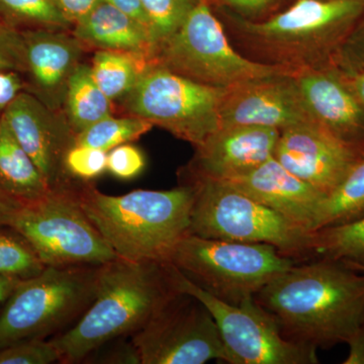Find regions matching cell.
Here are the masks:
<instances>
[{"mask_svg": "<svg viewBox=\"0 0 364 364\" xmlns=\"http://www.w3.org/2000/svg\"><path fill=\"white\" fill-rule=\"evenodd\" d=\"M294 343L329 348L346 343L364 321V272L341 261L296 263L254 296Z\"/></svg>", "mask_w": 364, "mask_h": 364, "instance_id": "1", "label": "cell"}, {"mask_svg": "<svg viewBox=\"0 0 364 364\" xmlns=\"http://www.w3.org/2000/svg\"><path fill=\"white\" fill-rule=\"evenodd\" d=\"M177 291L170 263L117 257L100 265L92 303L71 328L51 339L60 363H80L104 345L131 337Z\"/></svg>", "mask_w": 364, "mask_h": 364, "instance_id": "2", "label": "cell"}, {"mask_svg": "<svg viewBox=\"0 0 364 364\" xmlns=\"http://www.w3.org/2000/svg\"><path fill=\"white\" fill-rule=\"evenodd\" d=\"M78 198L93 226L122 259L169 263L177 243L189 234L193 188L188 183L169 191L109 196L82 182Z\"/></svg>", "mask_w": 364, "mask_h": 364, "instance_id": "3", "label": "cell"}, {"mask_svg": "<svg viewBox=\"0 0 364 364\" xmlns=\"http://www.w3.org/2000/svg\"><path fill=\"white\" fill-rule=\"evenodd\" d=\"M364 13L361 0H296L272 18L252 21L232 14L249 44L291 70L331 66L340 46Z\"/></svg>", "mask_w": 364, "mask_h": 364, "instance_id": "4", "label": "cell"}, {"mask_svg": "<svg viewBox=\"0 0 364 364\" xmlns=\"http://www.w3.org/2000/svg\"><path fill=\"white\" fill-rule=\"evenodd\" d=\"M100 265L47 267L21 280L0 310V350L65 331L97 296Z\"/></svg>", "mask_w": 364, "mask_h": 364, "instance_id": "5", "label": "cell"}, {"mask_svg": "<svg viewBox=\"0 0 364 364\" xmlns=\"http://www.w3.org/2000/svg\"><path fill=\"white\" fill-rule=\"evenodd\" d=\"M169 263L215 298L240 305L298 261L269 244L188 234L177 243Z\"/></svg>", "mask_w": 364, "mask_h": 364, "instance_id": "6", "label": "cell"}, {"mask_svg": "<svg viewBox=\"0 0 364 364\" xmlns=\"http://www.w3.org/2000/svg\"><path fill=\"white\" fill-rule=\"evenodd\" d=\"M193 188L189 234L203 238L264 243L298 262L306 260L309 235L284 215L213 179L182 181Z\"/></svg>", "mask_w": 364, "mask_h": 364, "instance_id": "7", "label": "cell"}, {"mask_svg": "<svg viewBox=\"0 0 364 364\" xmlns=\"http://www.w3.org/2000/svg\"><path fill=\"white\" fill-rule=\"evenodd\" d=\"M152 63L202 85L224 90L252 79L296 72L277 64L252 61L235 51L208 0L200 1L181 28L159 46Z\"/></svg>", "mask_w": 364, "mask_h": 364, "instance_id": "8", "label": "cell"}, {"mask_svg": "<svg viewBox=\"0 0 364 364\" xmlns=\"http://www.w3.org/2000/svg\"><path fill=\"white\" fill-rule=\"evenodd\" d=\"M79 183L18 205L9 226L28 239L46 267L102 265L117 258L78 198Z\"/></svg>", "mask_w": 364, "mask_h": 364, "instance_id": "9", "label": "cell"}, {"mask_svg": "<svg viewBox=\"0 0 364 364\" xmlns=\"http://www.w3.org/2000/svg\"><path fill=\"white\" fill-rule=\"evenodd\" d=\"M224 88L202 85L151 63L119 102L127 116L141 117L198 147L220 128Z\"/></svg>", "mask_w": 364, "mask_h": 364, "instance_id": "10", "label": "cell"}, {"mask_svg": "<svg viewBox=\"0 0 364 364\" xmlns=\"http://www.w3.org/2000/svg\"><path fill=\"white\" fill-rule=\"evenodd\" d=\"M176 289L198 299L208 309L219 328L232 364H315L317 349L294 343L250 298L240 305L225 303L191 282L171 264Z\"/></svg>", "mask_w": 364, "mask_h": 364, "instance_id": "11", "label": "cell"}, {"mask_svg": "<svg viewBox=\"0 0 364 364\" xmlns=\"http://www.w3.org/2000/svg\"><path fill=\"white\" fill-rule=\"evenodd\" d=\"M130 338L141 364L230 363L213 316L198 299L181 291Z\"/></svg>", "mask_w": 364, "mask_h": 364, "instance_id": "12", "label": "cell"}, {"mask_svg": "<svg viewBox=\"0 0 364 364\" xmlns=\"http://www.w3.org/2000/svg\"><path fill=\"white\" fill-rule=\"evenodd\" d=\"M310 123L316 122L294 73L244 81L225 88L223 93L220 128L256 126L282 131Z\"/></svg>", "mask_w": 364, "mask_h": 364, "instance_id": "13", "label": "cell"}, {"mask_svg": "<svg viewBox=\"0 0 364 364\" xmlns=\"http://www.w3.org/2000/svg\"><path fill=\"white\" fill-rule=\"evenodd\" d=\"M274 157L327 198L364 155L320 124L310 123L280 131Z\"/></svg>", "mask_w": 364, "mask_h": 364, "instance_id": "14", "label": "cell"}, {"mask_svg": "<svg viewBox=\"0 0 364 364\" xmlns=\"http://www.w3.org/2000/svg\"><path fill=\"white\" fill-rule=\"evenodd\" d=\"M18 142L30 155L52 189L70 188L64 158L75 145V134L66 117L49 107L28 91H21L1 112Z\"/></svg>", "mask_w": 364, "mask_h": 364, "instance_id": "15", "label": "cell"}, {"mask_svg": "<svg viewBox=\"0 0 364 364\" xmlns=\"http://www.w3.org/2000/svg\"><path fill=\"white\" fill-rule=\"evenodd\" d=\"M280 131L256 126L220 128L196 147L182 181H227L243 176L274 156ZM181 181V182H182Z\"/></svg>", "mask_w": 364, "mask_h": 364, "instance_id": "16", "label": "cell"}, {"mask_svg": "<svg viewBox=\"0 0 364 364\" xmlns=\"http://www.w3.org/2000/svg\"><path fill=\"white\" fill-rule=\"evenodd\" d=\"M26 45V90L53 112L63 109L67 86L86 47L61 30H21Z\"/></svg>", "mask_w": 364, "mask_h": 364, "instance_id": "17", "label": "cell"}, {"mask_svg": "<svg viewBox=\"0 0 364 364\" xmlns=\"http://www.w3.org/2000/svg\"><path fill=\"white\" fill-rule=\"evenodd\" d=\"M314 121L364 155V107L333 67L294 73Z\"/></svg>", "mask_w": 364, "mask_h": 364, "instance_id": "18", "label": "cell"}, {"mask_svg": "<svg viewBox=\"0 0 364 364\" xmlns=\"http://www.w3.org/2000/svg\"><path fill=\"white\" fill-rule=\"evenodd\" d=\"M225 182L306 232H312L318 208L326 198L282 166L274 156L247 173Z\"/></svg>", "mask_w": 364, "mask_h": 364, "instance_id": "19", "label": "cell"}, {"mask_svg": "<svg viewBox=\"0 0 364 364\" xmlns=\"http://www.w3.org/2000/svg\"><path fill=\"white\" fill-rule=\"evenodd\" d=\"M71 33L86 48L129 53L151 63L154 58L149 28L105 0L76 23Z\"/></svg>", "mask_w": 364, "mask_h": 364, "instance_id": "20", "label": "cell"}, {"mask_svg": "<svg viewBox=\"0 0 364 364\" xmlns=\"http://www.w3.org/2000/svg\"><path fill=\"white\" fill-rule=\"evenodd\" d=\"M50 188L30 155L0 116V191L18 205L37 202Z\"/></svg>", "mask_w": 364, "mask_h": 364, "instance_id": "21", "label": "cell"}, {"mask_svg": "<svg viewBox=\"0 0 364 364\" xmlns=\"http://www.w3.org/2000/svg\"><path fill=\"white\" fill-rule=\"evenodd\" d=\"M64 109L75 136L91 124L112 116V102L98 87L90 65L80 63L72 74L67 86Z\"/></svg>", "mask_w": 364, "mask_h": 364, "instance_id": "22", "label": "cell"}, {"mask_svg": "<svg viewBox=\"0 0 364 364\" xmlns=\"http://www.w3.org/2000/svg\"><path fill=\"white\" fill-rule=\"evenodd\" d=\"M327 258L364 272V215L310 232L306 260Z\"/></svg>", "mask_w": 364, "mask_h": 364, "instance_id": "23", "label": "cell"}, {"mask_svg": "<svg viewBox=\"0 0 364 364\" xmlns=\"http://www.w3.org/2000/svg\"><path fill=\"white\" fill-rule=\"evenodd\" d=\"M151 62L129 53L98 50L91 62V72L100 90L112 102H121L135 87Z\"/></svg>", "mask_w": 364, "mask_h": 364, "instance_id": "24", "label": "cell"}, {"mask_svg": "<svg viewBox=\"0 0 364 364\" xmlns=\"http://www.w3.org/2000/svg\"><path fill=\"white\" fill-rule=\"evenodd\" d=\"M364 215V158L341 184L324 198L318 208L312 231L354 221Z\"/></svg>", "mask_w": 364, "mask_h": 364, "instance_id": "25", "label": "cell"}, {"mask_svg": "<svg viewBox=\"0 0 364 364\" xmlns=\"http://www.w3.org/2000/svg\"><path fill=\"white\" fill-rule=\"evenodd\" d=\"M153 127L150 122L138 117H107L77 134L75 145L109 152L117 146L136 140Z\"/></svg>", "mask_w": 364, "mask_h": 364, "instance_id": "26", "label": "cell"}, {"mask_svg": "<svg viewBox=\"0 0 364 364\" xmlns=\"http://www.w3.org/2000/svg\"><path fill=\"white\" fill-rule=\"evenodd\" d=\"M0 20L20 30L73 28L51 0H0Z\"/></svg>", "mask_w": 364, "mask_h": 364, "instance_id": "27", "label": "cell"}, {"mask_svg": "<svg viewBox=\"0 0 364 364\" xmlns=\"http://www.w3.org/2000/svg\"><path fill=\"white\" fill-rule=\"evenodd\" d=\"M47 267L23 235L11 226L0 227V274L32 279Z\"/></svg>", "mask_w": 364, "mask_h": 364, "instance_id": "28", "label": "cell"}, {"mask_svg": "<svg viewBox=\"0 0 364 364\" xmlns=\"http://www.w3.org/2000/svg\"><path fill=\"white\" fill-rule=\"evenodd\" d=\"M141 1L149 18L151 38L156 53L159 46L181 28L188 14L203 0H141Z\"/></svg>", "mask_w": 364, "mask_h": 364, "instance_id": "29", "label": "cell"}, {"mask_svg": "<svg viewBox=\"0 0 364 364\" xmlns=\"http://www.w3.org/2000/svg\"><path fill=\"white\" fill-rule=\"evenodd\" d=\"M67 176L76 182H90L107 170V152L86 147L72 146L64 158Z\"/></svg>", "mask_w": 364, "mask_h": 364, "instance_id": "30", "label": "cell"}, {"mask_svg": "<svg viewBox=\"0 0 364 364\" xmlns=\"http://www.w3.org/2000/svg\"><path fill=\"white\" fill-rule=\"evenodd\" d=\"M60 360L58 349L51 340H28L0 350V364H51Z\"/></svg>", "mask_w": 364, "mask_h": 364, "instance_id": "31", "label": "cell"}, {"mask_svg": "<svg viewBox=\"0 0 364 364\" xmlns=\"http://www.w3.org/2000/svg\"><path fill=\"white\" fill-rule=\"evenodd\" d=\"M0 71L26 74V45L20 28L0 20Z\"/></svg>", "mask_w": 364, "mask_h": 364, "instance_id": "32", "label": "cell"}, {"mask_svg": "<svg viewBox=\"0 0 364 364\" xmlns=\"http://www.w3.org/2000/svg\"><path fill=\"white\" fill-rule=\"evenodd\" d=\"M332 67L343 74L364 70V13L340 46Z\"/></svg>", "mask_w": 364, "mask_h": 364, "instance_id": "33", "label": "cell"}, {"mask_svg": "<svg viewBox=\"0 0 364 364\" xmlns=\"http://www.w3.org/2000/svg\"><path fill=\"white\" fill-rule=\"evenodd\" d=\"M145 165L142 151L131 144H123L107 152V171L122 181L140 176Z\"/></svg>", "mask_w": 364, "mask_h": 364, "instance_id": "34", "label": "cell"}, {"mask_svg": "<svg viewBox=\"0 0 364 364\" xmlns=\"http://www.w3.org/2000/svg\"><path fill=\"white\" fill-rule=\"evenodd\" d=\"M60 13L75 25L102 2V0H51Z\"/></svg>", "mask_w": 364, "mask_h": 364, "instance_id": "35", "label": "cell"}, {"mask_svg": "<svg viewBox=\"0 0 364 364\" xmlns=\"http://www.w3.org/2000/svg\"><path fill=\"white\" fill-rule=\"evenodd\" d=\"M25 90L26 82L21 74L0 71V111H4Z\"/></svg>", "mask_w": 364, "mask_h": 364, "instance_id": "36", "label": "cell"}, {"mask_svg": "<svg viewBox=\"0 0 364 364\" xmlns=\"http://www.w3.org/2000/svg\"><path fill=\"white\" fill-rule=\"evenodd\" d=\"M223 6L232 9L238 16H255L264 11L274 0H219Z\"/></svg>", "mask_w": 364, "mask_h": 364, "instance_id": "37", "label": "cell"}, {"mask_svg": "<svg viewBox=\"0 0 364 364\" xmlns=\"http://www.w3.org/2000/svg\"><path fill=\"white\" fill-rule=\"evenodd\" d=\"M346 343L349 353L343 364H364V321L354 330Z\"/></svg>", "mask_w": 364, "mask_h": 364, "instance_id": "38", "label": "cell"}, {"mask_svg": "<svg viewBox=\"0 0 364 364\" xmlns=\"http://www.w3.org/2000/svg\"><path fill=\"white\" fill-rule=\"evenodd\" d=\"M107 4H112L119 11H123L124 14H128L135 20L140 21L143 25L147 26L150 31L149 18L141 0H105Z\"/></svg>", "mask_w": 364, "mask_h": 364, "instance_id": "39", "label": "cell"}, {"mask_svg": "<svg viewBox=\"0 0 364 364\" xmlns=\"http://www.w3.org/2000/svg\"><path fill=\"white\" fill-rule=\"evenodd\" d=\"M339 73L364 107V70L352 74Z\"/></svg>", "mask_w": 364, "mask_h": 364, "instance_id": "40", "label": "cell"}, {"mask_svg": "<svg viewBox=\"0 0 364 364\" xmlns=\"http://www.w3.org/2000/svg\"><path fill=\"white\" fill-rule=\"evenodd\" d=\"M21 282V279H16V277L0 274V310L6 303L9 296L13 294L14 289L20 284Z\"/></svg>", "mask_w": 364, "mask_h": 364, "instance_id": "41", "label": "cell"}, {"mask_svg": "<svg viewBox=\"0 0 364 364\" xmlns=\"http://www.w3.org/2000/svg\"><path fill=\"white\" fill-rule=\"evenodd\" d=\"M16 207V203L0 191V227L9 226Z\"/></svg>", "mask_w": 364, "mask_h": 364, "instance_id": "42", "label": "cell"}, {"mask_svg": "<svg viewBox=\"0 0 364 364\" xmlns=\"http://www.w3.org/2000/svg\"><path fill=\"white\" fill-rule=\"evenodd\" d=\"M361 1H364V0H361Z\"/></svg>", "mask_w": 364, "mask_h": 364, "instance_id": "43", "label": "cell"}]
</instances>
